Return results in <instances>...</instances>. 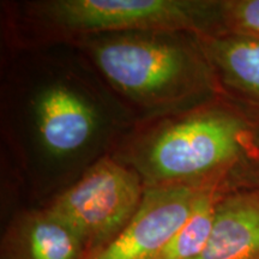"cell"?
<instances>
[{"label": "cell", "instance_id": "6da1fadb", "mask_svg": "<svg viewBox=\"0 0 259 259\" xmlns=\"http://www.w3.org/2000/svg\"><path fill=\"white\" fill-rule=\"evenodd\" d=\"M247 119L226 107H208L160 126L138 150L137 169L150 186L220 187L257 149Z\"/></svg>", "mask_w": 259, "mask_h": 259}, {"label": "cell", "instance_id": "7a4b0ae2", "mask_svg": "<svg viewBox=\"0 0 259 259\" xmlns=\"http://www.w3.org/2000/svg\"><path fill=\"white\" fill-rule=\"evenodd\" d=\"M170 34L97 37L89 40V51L103 76L130 99L148 106L168 105L208 89L215 72L197 41L187 46Z\"/></svg>", "mask_w": 259, "mask_h": 259}, {"label": "cell", "instance_id": "3957f363", "mask_svg": "<svg viewBox=\"0 0 259 259\" xmlns=\"http://www.w3.org/2000/svg\"><path fill=\"white\" fill-rule=\"evenodd\" d=\"M31 14L60 36L126 32L215 34L219 2L205 0H50Z\"/></svg>", "mask_w": 259, "mask_h": 259}, {"label": "cell", "instance_id": "277c9868", "mask_svg": "<svg viewBox=\"0 0 259 259\" xmlns=\"http://www.w3.org/2000/svg\"><path fill=\"white\" fill-rule=\"evenodd\" d=\"M144 191L136 171L105 157L48 209L79 236L87 259L120 234L139 208Z\"/></svg>", "mask_w": 259, "mask_h": 259}, {"label": "cell", "instance_id": "5b68a950", "mask_svg": "<svg viewBox=\"0 0 259 259\" xmlns=\"http://www.w3.org/2000/svg\"><path fill=\"white\" fill-rule=\"evenodd\" d=\"M210 187L150 186L116 238L87 259H154L184 226Z\"/></svg>", "mask_w": 259, "mask_h": 259}, {"label": "cell", "instance_id": "8992f818", "mask_svg": "<svg viewBox=\"0 0 259 259\" xmlns=\"http://www.w3.org/2000/svg\"><path fill=\"white\" fill-rule=\"evenodd\" d=\"M193 259H259V187L222 194L208 244Z\"/></svg>", "mask_w": 259, "mask_h": 259}, {"label": "cell", "instance_id": "52a82bcc", "mask_svg": "<svg viewBox=\"0 0 259 259\" xmlns=\"http://www.w3.org/2000/svg\"><path fill=\"white\" fill-rule=\"evenodd\" d=\"M36 119L42 144L58 156L83 148L96 128V115L89 103L60 84L50 87L38 96Z\"/></svg>", "mask_w": 259, "mask_h": 259}, {"label": "cell", "instance_id": "ba28073f", "mask_svg": "<svg viewBox=\"0 0 259 259\" xmlns=\"http://www.w3.org/2000/svg\"><path fill=\"white\" fill-rule=\"evenodd\" d=\"M9 259H84L79 236L50 209L21 216L6 236Z\"/></svg>", "mask_w": 259, "mask_h": 259}, {"label": "cell", "instance_id": "9c48e42d", "mask_svg": "<svg viewBox=\"0 0 259 259\" xmlns=\"http://www.w3.org/2000/svg\"><path fill=\"white\" fill-rule=\"evenodd\" d=\"M194 37L225 83L259 105V36L222 32Z\"/></svg>", "mask_w": 259, "mask_h": 259}, {"label": "cell", "instance_id": "30bf717a", "mask_svg": "<svg viewBox=\"0 0 259 259\" xmlns=\"http://www.w3.org/2000/svg\"><path fill=\"white\" fill-rule=\"evenodd\" d=\"M220 187L205 190L189 220L154 259H193L208 244L215 218L216 204L222 196Z\"/></svg>", "mask_w": 259, "mask_h": 259}, {"label": "cell", "instance_id": "8fae6325", "mask_svg": "<svg viewBox=\"0 0 259 259\" xmlns=\"http://www.w3.org/2000/svg\"><path fill=\"white\" fill-rule=\"evenodd\" d=\"M222 32L259 36V0L219 2L215 34Z\"/></svg>", "mask_w": 259, "mask_h": 259}]
</instances>
